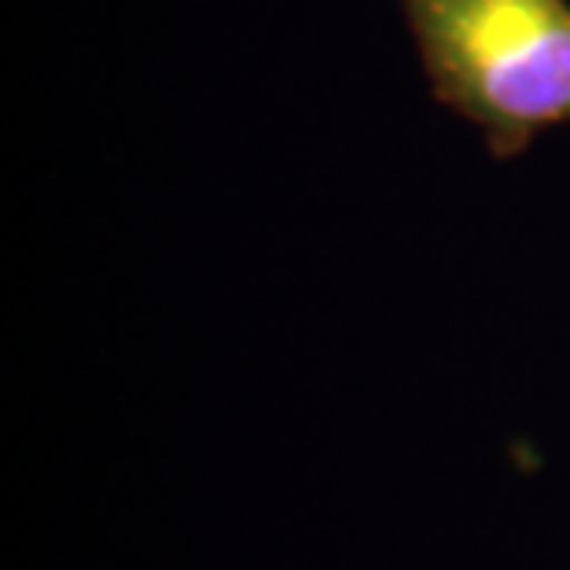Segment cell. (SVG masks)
Instances as JSON below:
<instances>
[{
    "instance_id": "cell-1",
    "label": "cell",
    "mask_w": 570,
    "mask_h": 570,
    "mask_svg": "<svg viewBox=\"0 0 570 570\" xmlns=\"http://www.w3.org/2000/svg\"><path fill=\"white\" fill-rule=\"evenodd\" d=\"M433 97L497 159L570 122V0H396Z\"/></svg>"
}]
</instances>
